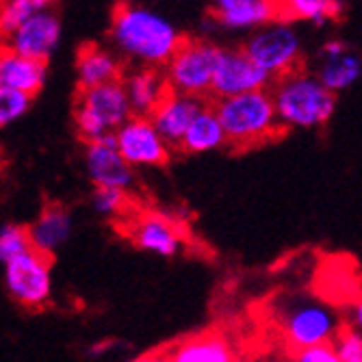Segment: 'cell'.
Instances as JSON below:
<instances>
[{
    "label": "cell",
    "instance_id": "obj_1",
    "mask_svg": "<svg viewBox=\"0 0 362 362\" xmlns=\"http://www.w3.org/2000/svg\"><path fill=\"white\" fill-rule=\"evenodd\" d=\"M111 42L115 50L135 65L163 68L185 40L176 24L160 11L119 0L111 16Z\"/></svg>",
    "mask_w": 362,
    "mask_h": 362
},
{
    "label": "cell",
    "instance_id": "obj_2",
    "mask_svg": "<svg viewBox=\"0 0 362 362\" xmlns=\"http://www.w3.org/2000/svg\"><path fill=\"white\" fill-rule=\"evenodd\" d=\"M213 109L219 115L228 146L235 150L265 146L284 133L269 87L215 98Z\"/></svg>",
    "mask_w": 362,
    "mask_h": 362
},
{
    "label": "cell",
    "instance_id": "obj_3",
    "mask_svg": "<svg viewBox=\"0 0 362 362\" xmlns=\"http://www.w3.org/2000/svg\"><path fill=\"white\" fill-rule=\"evenodd\" d=\"M278 119L284 130H315L337 111V93L327 89L313 70L300 68L272 83Z\"/></svg>",
    "mask_w": 362,
    "mask_h": 362
},
{
    "label": "cell",
    "instance_id": "obj_4",
    "mask_svg": "<svg viewBox=\"0 0 362 362\" xmlns=\"http://www.w3.org/2000/svg\"><path fill=\"white\" fill-rule=\"evenodd\" d=\"M274 81L304 68V40L288 18H274L254 28L241 46Z\"/></svg>",
    "mask_w": 362,
    "mask_h": 362
},
{
    "label": "cell",
    "instance_id": "obj_5",
    "mask_svg": "<svg viewBox=\"0 0 362 362\" xmlns=\"http://www.w3.org/2000/svg\"><path fill=\"white\" fill-rule=\"evenodd\" d=\"M278 327L288 351H298L315 343L334 341L343 327V317L323 300L293 298L282 302Z\"/></svg>",
    "mask_w": 362,
    "mask_h": 362
},
{
    "label": "cell",
    "instance_id": "obj_6",
    "mask_svg": "<svg viewBox=\"0 0 362 362\" xmlns=\"http://www.w3.org/2000/svg\"><path fill=\"white\" fill-rule=\"evenodd\" d=\"M130 115L135 113L122 81L78 91L74 105V126L85 144L115 135V130Z\"/></svg>",
    "mask_w": 362,
    "mask_h": 362
},
{
    "label": "cell",
    "instance_id": "obj_7",
    "mask_svg": "<svg viewBox=\"0 0 362 362\" xmlns=\"http://www.w3.org/2000/svg\"><path fill=\"white\" fill-rule=\"evenodd\" d=\"M221 48L223 46L202 37L182 40L172 59L163 65L170 89L197 98H209Z\"/></svg>",
    "mask_w": 362,
    "mask_h": 362
},
{
    "label": "cell",
    "instance_id": "obj_8",
    "mask_svg": "<svg viewBox=\"0 0 362 362\" xmlns=\"http://www.w3.org/2000/svg\"><path fill=\"white\" fill-rule=\"evenodd\" d=\"M5 288L26 310H40L52 298V256L35 247L5 262Z\"/></svg>",
    "mask_w": 362,
    "mask_h": 362
},
{
    "label": "cell",
    "instance_id": "obj_9",
    "mask_svg": "<svg viewBox=\"0 0 362 362\" xmlns=\"http://www.w3.org/2000/svg\"><path fill=\"white\" fill-rule=\"evenodd\" d=\"M113 137L119 154L135 170L160 168L170 160L172 146L158 133L150 115H130Z\"/></svg>",
    "mask_w": 362,
    "mask_h": 362
},
{
    "label": "cell",
    "instance_id": "obj_10",
    "mask_svg": "<svg viewBox=\"0 0 362 362\" xmlns=\"http://www.w3.org/2000/svg\"><path fill=\"white\" fill-rule=\"evenodd\" d=\"M122 223L128 239L135 243V247L144 252L172 258L178 256L187 245L182 226L168 215H160L154 211L128 213L122 219Z\"/></svg>",
    "mask_w": 362,
    "mask_h": 362
},
{
    "label": "cell",
    "instance_id": "obj_11",
    "mask_svg": "<svg viewBox=\"0 0 362 362\" xmlns=\"http://www.w3.org/2000/svg\"><path fill=\"white\" fill-rule=\"evenodd\" d=\"M274 78L258 68L243 48H221L217 70L213 76V98L235 95L243 91L272 87Z\"/></svg>",
    "mask_w": 362,
    "mask_h": 362
},
{
    "label": "cell",
    "instance_id": "obj_12",
    "mask_svg": "<svg viewBox=\"0 0 362 362\" xmlns=\"http://www.w3.org/2000/svg\"><path fill=\"white\" fill-rule=\"evenodd\" d=\"M85 170L93 187H117L128 191L135 182V168L119 154L113 135L87 141Z\"/></svg>",
    "mask_w": 362,
    "mask_h": 362
},
{
    "label": "cell",
    "instance_id": "obj_13",
    "mask_svg": "<svg viewBox=\"0 0 362 362\" xmlns=\"http://www.w3.org/2000/svg\"><path fill=\"white\" fill-rule=\"evenodd\" d=\"M313 72L334 93L351 89L362 78V57L343 40H327L317 52Z\"/></svg>",
    "mask_w": 362,
    "mask_h": 362
},
{
    "label": "cell",
    "instance_id": "obj_14",
    "mask_svg": "<svg viewBox=\"0 0 362 362\" xmlns=\"http://www.w3.org/2000/svg\"><path fill=\"white\" fill-rule=\"evenodd\" d=\"M5 44L24 57L48 63L61 44V20L52 9H46L22 22L5 40Z\"/></svg>",
    "mask_w": 362,
    "mask_h": 362
},
{
    "label": "cell",
    "instance_id": "obj_15",
    "mask_svg": "<svg viewBox=\"0 0 362 362\" xmlns=\"http://www.w3.org/2000/svg\"><path fill=\"white\" fill-rule=\"evenodd\" d=\"M204 105H206V98H197V95H189V93L176 91V89H170L165 95H163V100L154 107V111L150 113V119L158 128V133L165 137V141L172 148H178L191 119L197 115V111H200Z\"/></svg>",
    "mask_w": 362,
    "mask_h": 362
},
{
    "label": "cell",
    "instance_id": "obj_16",
    "mask_svg": "<svg viewBox=\"0 0 362 362\" xmlns=\"http://www.w3.org/2000/svg\"><path fill=\"white\" fill-rule=\"evenodd\" d=\"M156 358L170 362H230L237 358V349L219 332H200L172 343Z\"/></svg>",
    "mask_w": 362,
    "mask_h": 362
},
{
    "label": "cell",
    "instance_id": "obj_17",
    "mask_svg": "<svg viewBox=\"0 0 362 362\" xmlns=\"http://www.w3.org/2000/svg\"><path fill=\"white\" fill-rule=\"evenodd\" d=\"M122 83L135 115H150L163 95L170 91L163 68H148V65H137L135 70L122 76Z\"/></svg>",
    "mask_w": 362,
    "mask_h": 362
},
{
    "label": "cell",
    "instance_id": "obj_18",
    "mask_svg": "<svg viewBox=\"0 0 362 362\" xmlns=\"http://www.w3.org/2000/svg\"><path fill=\"white\" fill-rule=\"evenodd\" d=\"M46 61H37L0 44V87H11L35 95L46 83Z\"/></svg>",
    "mask_w": 362,
    "mask_h": 362
},
{
    "label": "cell",
    "instance_id": "obj_19",
    "mask_svg": "<svg viewBox=\"0 0 362 362\" xmlns=\"http://www.w3.org/2000/svg\"><path fill=\"white\" fill-rule=\"evenodd\" d=\"M124 65L122 57H117L113 50L87 44L76 54V83L78 89H89L98 85H107L122 81Z\"/></svg>",
    "mask_w": 362,
    "mask_h": 362
},
{
    "label": "cell",
    "instance_id": "obj_20",
    "mask_svg": "<svg viewBox=\"0 0 362 362\" xmlns=\"http://www.w3.org/2000/svg\"><path fill=\"white\" fill-rule=\"evenodd\" d=\"M28 235L33 247L52 256L72 235V213L61 204H50L28 226Z\"/></svg>",
    "mask_w": 362,
    "mask_h": 362
},
{
    "label": "cell",
    "instance_id": "obj_21",
    "mask_svg": "<svg viewBox=\"0 0 362 362\" xmlns=\"http://www.w3.org/2000/svg\"><path fill=\"white\" fill-rule=\"evenodd\" d=\"M223 146H228L223 126H221L219 115L215 113L213 105L206 103L191 119L187 133L182 135V139L178 144V150L185 154H206V152L221 150Z\"/></svg>",
    "mask_w": 362,
    "mask_h": 362
},
{
    "label": "cell",
    "instance_id": "obj_22",
    "mask_svg": "<svg viewBox=\"0 0 362 362\" xmlns=\"http://www.w3.org/2000/svg\"><path fill=\"white\" fill-rule=\"evenodd\" d=\"M213 22L230 33H252L280 16L276 0H245L221 11H211Z\"/></svg>",
    "mask_w": 362,
    "mask_h": 362
},
{
    "label": "cell",
    "instance_id": "obj_23",
    "mask_svg": "<svg viewBox=\"0 0 362 362\" xmlns=\"http://www.w3.org/2000/svg\"><path fill=\"white\" fill-rule=\"evenodd\" d=\"M341 0H291L282 7L280 16L293 22H310L313 26H325L341 16Z\"/></svg>",
    "mask_w": 362,
    "mask_h": 362
},
{
    "label": "cell",
    "instance_id": "obj_24",
    "mask_svg": "<svg viewBox=\"0 0 362 362\" xmlns=\"http://www.w3.org/2000/svg\"><path fill=\"white\" fill-rule=\"evenodd\" d=\"M52 5L54 0H0V44H5L22 22L52 9Z\"/></svg>",
    "mask_w": 362,
    "mask_h": 362
},
{
    "label": "cell",
    "instance_id": "obj_25",
    "mask_svg": "<svg viewBox=\"0 0 362 362\" xmlns=\"http://www.w3.org/2000/svg\"><path fill=\"white\" fill-rule=\"evenodd\" d=\"M91 206L98 215L103 217H111V219H124L130 209H133V202H130V195L126 189H117V187H93V195H91Z\"/></svg>",
    "mask_w": 362,
    "mask_h": 362
},
{
    "label": "cell",
    "instance_id": "obj_26",
    "mask_svg": "<svg viewBox=\"0 0 362 362\" xmlns=\"http://www.w3.org/2000/svg\"><path fill=\"white\" fill-rule=\"evenodd\" d=\"M30 235L28 228L20 226V223H5L0 228V262H9L11 258L24 254L26 250H30Z\"/></svg>",
    "mask_w": 362,
    "mask_h": 362
},
{
    "label": "cell",
    "instance_id": "obj_27",
    "mask_svg": "<svg viewBox=\"0 0 362 362\" xmlns=\"http://www.w3.org/2000/svg\"><path fill=\"white\" fill-rule=\"evenodd\" d=\"M33 95L11 89V87H0V130L18 122L30 107Z\"/></svg>",
    "mask_w": 362,
    "mask_h": 362
},
{
    "label": "cell",
    "instance_id": "obj_28",
    "mask_svg": "<svg viewBox=\"0 0 362 362\" xmlns=\"http://www.w3.org/2000/svg\"><path fill=\"white\" fill-rule=\"evenodd\" d=\"M339 362H362V334L349 327H341V332L332 341Z\"/></svg>",
    "mask_w": 362,
    "mask_h": 362
},
{
    "label": "cell",
    "instance_id": "obj_29",
    "mask_svg": "<svg viewBox=\"0 0 362 362\" xmlns=\"http://www.w3.org/2000/svg\"><path fill=\"white\" fill-rule=\"evenodd\" d=\"M291 358L300 360V362H339V356H337V349H334L332 341L302 347L298 351H293Z\"/></svg>",
    "mask_w": 362,
    "mask_h": 362
},
{
    "label": "cell",
    "instance_id": "obj_30",
    "mask_svg": "<svg viewBox=\"0 0 362 362\" xmlns=\"http://www.w3.org/2000/svg\"><path fill=\"white\" fill-rule=\"evenodd\" d=\"M341 317H343V327H349V330L362 334V293L347 302Z\"/></svg>",
    "mask_w": 362,
    "mask_h": 362
},
{
    "label": "cell",
    "instance_id": "obj_31",
    "mask_svg": "<svg viewBox=\"0 0 362 362\" xmlns=\"http://www.w3.org/2000/svg\"><path fill=\"white\" fill-rule=\"evenodd\" d=\"M237 3H245V0H211V11H221L226 7H233Z\"/></svg>",
    "mask_w": 362,
    "mask_h": 362
},
{
    "label": "cell",
    "instance_id": "obj_32",
    "mask_svg": "<svg viewBox=\"0 0 362 362\" xmlns=\"http://www.w3.org/2000/svg\"><path fill=\"white\" fill-rule=\"evenodd\" d=\"M291 3V0H276V5H278V9L282 11V7H286Z\"/></svg>",
    "mask_w": 362,
    "mask_h": 362
},
{
    "label": "cell",
    "instance_id": "obj_33",
    "mask_svg": "<svg viewBox=\"0 0 362 362\" xmlns=\"http://www.w3.org/2000/svg\"><path fill=\"white\" fill-rule=\"evenodd\" d=\"M124 3H137V5H144L146 0H124Z\"/></svg>",
    "mask_w": 362,
    "mask_h": 362
}]
</instances>
